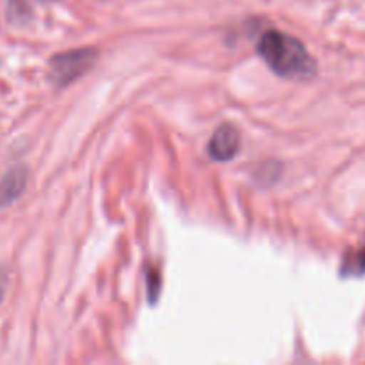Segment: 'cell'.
<instances>
[{"label":"cell","instance_id":"cell-1","mask_svg":"<svg viewBox=\"0 0 365 365\" xmlns=\"http://www.w3.org/2000/svg\"><path fill=\"white\" fill-rule=\"evenodd\" d=\"M257 52L274 73L284 78H310L316 75V61L294 36L267 31L260 38Z\"/></svg>","mask_w":365,"mask_h":365},{"label":"cell","instance_id":"cell-2","mask_svg":"<svg viewBox=\"0 0 365 365\" xmlns=\"http://www.w3.org/2000/svg\"><path fill=\"white\" fill-rule=\"evenodd\" d=\"M98 53L91 48L70 50V52L57 53L50 59V77L57 86H68L86 73L95 63Z\"/></svg>","mask_w":365,"mask_h":365},{"label":"cell","instance_id":"cell-3","mask_svg":"<svg viewBox=\"0 0 365 365\" xmlns=\"http://www.w3.org/2000/svg\"><path fill=\"white\" fill-rule=\"evenodd\" d=\"M239 146H241V138H239L237 128L234 125L225 123L214 132L207 150H209V155L214 160H217V163H228V160H232L237 155Z\"/></svg>","mask_w":365,"mask_h":365},{"label":"cell","instance_id":"cell-4","mask_svg":"<svg viewBox=\"0 0 365 365\" xmlns=\"http://www.w3.org/2000/svg\"><path fill=\"white\" fill-rule=\"evenodd\" d=\"M27 170L21 166L13 168L0 178V209L11 205L21 196L27 187Z\"/></svg>","mask_w":365,"mask_h":365},{"label":"cell","instance_id":"cell-5","mask_svg":"<svg viewBox=\"0 0 365 365\" xmlns=\"http://www.w3.org/2000/svg\"><path fill=\"white\" fill-rule=\"evenodd\" d=\"M342 277H362L365 274V248L349 252L342 260Z\"/></svg>","mask_w":365,"mask_h":365},{"label":"cell","instance_id":"cell-6","mask_svg":"<svg viewBox=\"0 0 365 365\" xmlns=\"http://www.w3.org/2000/svg\"><path fill=\"white\" fill-rule=\"evenodd\" d=\"M159 285H160V277L157 273H150L148 277V294H150V303H153L159 296Z\"/></svg>","mask_w":365,"mask_h":365},{"label":"cell","instance_id":"cell-7","mask_svg":"<svg viewBox=\"0 0 365 365\" xmlns=\"http://www.w3.org/2000/svg\"><path fill=\"white\" fill-rule=\"evenodd\" d=\"M6 289H7V273L6 269L0 267V303H2L4 296H6Z\"/></svg>","mask_w":365,"mask_h":365}]
</instances>
